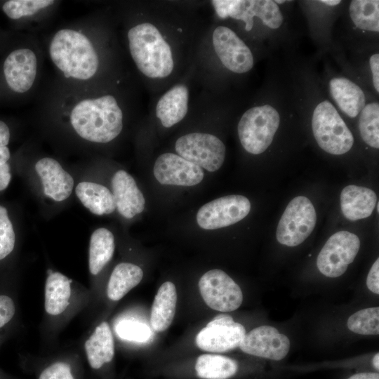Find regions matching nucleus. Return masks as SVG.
Returning a JSON list of instances; mask_svg holds the SVG:
<instances>
[{
  "label": "nucleus",
  "instance_id": "nucleus-1",
  "mask_svg": "<svg viewBox=\"0 0 379 379\" xmlns=\"http://www.w3.org/2000/svg\"><path fill=\"white\" fill-rule=\"evenodd\" d=\"M69 120L80 138L95 143L111 142L123 128L122 111L111 95L79 100L72 107Z\"/></svg>",
  "mask_w": 379,
  "mask_h": 379
},
{
  "label": "nucleus",
  "instance_id": "nucleus-2",
  "mask_svg": "<svg viewBox=\"0 0 379 379\" xmlns=\"http://www.w3.org/2000/svg\"><path fill=\"white\" fill-rule=\"evenodd\" d=\"M54 65L68 79L87 81L97 72L99 57L89 38L71 28L57 31L49 44Z\"/></svg>",
  "mask_w": 379,
  "mask_h": 379
},
{
  "label": "nucleus",
  "instance_id": "nucleus-3",
  "mask_svg": "<svg viewBox=\"0 0 379 379\" xmlns=\"http://www.w3.org/2000/svg\"><path fill=\"white\" fill-rule=\"evenodd\" d=\"M128 46L138 69L150 78H164L173 69L172 52L158 29L150 23L138 24L128 32Z\"/></svg>",
  "mask_w": 379,
  "mask_h": 379
},
{
  "label": "nucleus",
  "instance_id": "nucleus-4",
  "mask_svg": "<svg viewBox=\"0 0 379 379\" xmlns=\"http://www.w3.org/2000/svg\"><path fill=\"white\" fill-rule=\"evenodd\" d=\"M311 110L312 133L319 147L333 155L348 152L354 145V136L334 104L320 98Z\"/></svg>",
  "mask_w": 379,
  "mask_h": 379
},
{
  "label": "nucleus",
  "instance_id": "nucleus-5",
  "mask_svg": "<svg viewBox=\"0 0 379 379\" xmlns=\"http://www.w3.org/2000/svg\"><path fill=\"white\" fill-rule=\"evenodd\" d=\"M279 110L275 105L268 102L253 106L243 114L237 131L247 152L260 154L271 145L281 124Z\"/></svg>",
  "mask_w": 379,
  "mask_h": 379
},
{
  "label": "nucleus",
  "instance_id": "nucleus-6",
  "mask_svg": "<svg viewBox=\"0 0 379 379\" xmlns=\"http://www.w3.org/2000/svg\"><path fill=\"white\" fill-rule=\"evenodd\" d=\"M317 214L312 203L304 196L293 198L282 214L276 231L277 241L287 246L302 244L312 232Z\"/></svg>",
  "mask_w": 379,
  "mask_h": 379
},
{
  "label": "nucleus",
  "instance_id": "nucleus-7",
  "mask_svg": "<svg viewBox=\"0 0 379 379\" xmlns=\"http://www.w3.org/2000/svg\"><path fill=\"white\" fill-rule=\"evenodd\" d=\"M175 149L185 159L209 172L218 171L223 164L226 149L216 136L204 133H192L179 138Z\"/></svg>",
  "mask_w": 379,
  "mask_h": 379
},
{
  "label": "nucleus",
  "instance_id": "nucleus-8",
  "mask_svg": "<svg viewBox=\"0 0 379 379\" xmlns=\"http://www.w3.org/2000/svg\"><path fill=\"white\" fill-rule=\"evenodd\" d=\"M360 248L359 237L347 231L333 234L320 251L317 266L324 275L335 278L343 274Z\"/></svg>",
  "mask_w": 379,
  "mask_h": 379
},
{
  "label": "nucleus",
  "instance_id": "nucleus-9",
  "mask_svg": "<svg viewBox=\"0 0 379 379\" xmlns=\"http://www.w3.org/2000/svg\"><path fill=\"white\" fill-rule=\"evenodd\" d=\"M199 292L206 304L213 310L227 312L240 307L243 294L239 286L224 271H208L199 281Z\"/></svg>",
  "mask_w": 379,
  "mask_h": 379
},
{
  "label": "nucleus",
  "instance_id": "nucleus-10",
  "mask_svg": "<svg viewBox=\"0 0 379 379\" xmlns=\"http://www.w3.org/2000/svg\"><path fill=\"white\" fill-rule=\"evenodd\" d=\"M251 211L248 199L232 194L220 197L202 206L197 213V222L204 230H215L234 225Z\"/></svg>",
  "mask_w": 379,
  "mask_h": 379
},
{
  "label": "nucleus",
  "instance_id": "nucleus-11",
  "mask_svg": "<svg viewBox=\"0 0 379 379\" xmlns=\"http://www.w3.org/2000/svg\"><path fill=\"white\" fill-rule=\"evenodd\" d=\"M245 335L243 325L235 322L229 314H221L198 333L195 343L201 350L224 352L239 347Z\"/></svg>",
  "mask_w": 379,
  "mask_h": 379
},
{
  "label": "nucleus",
  "instance_id": "nucleus-12",
  "mask_svg": "<svg viewBox=\"0 0 379 379\" xmlns=\"http://www.w3.org/2000/svg\"><path fill=\"white\" fill-rule=\"evenodd\" d=\"M212 40L218 57L228 70L244 74L253 68L254 58L251 49L233 30L218 26L213 32Z\"/></svg>",
  "mask_w": 379,
  "mask_h": 379
},
{
  "label": "nucleus",
  "instance_id": "nucleus-13",
  "mask_svg": "<svg viewBox=\"0 0 379 379\" xmlns=\"http://www.w3.org/2000/svg\"><path fill=\"white\" fill-rule=\"evenodd\" d=\"M290 346L286 335L273 326L263 325L246 333L239 347L251 355L279 361L287 355Z\"/></svg>",
  "mask_w": 379,
  "mask_h": 379
},
{
  "label": "nucleus",
  "instance_id": "nucleus-14",
  "mask_svg": "<svg viewBox=\"0 0 379 379\" xmlns=\"http://www.w3.org/2000/svg\"><path fill=\"white\" fill-rule=\"evenodd\" d=\"M153 173L161 185L194 186L204 176L203 169L178 154L164 153L155 161Z\"/></svg>",
  "mask_w": 379,
  "mask_h": 379
},
{
  "label": "nucleus",
  "instance_id": "nucleus-15",
  "mask_svg": "<svg viewBox=\"0 0 379 379\" xmlns=\"http://www.w3.org/2000/svg\"><path fill=\"white\" fill-rule=\"evenodd\" d=\"M37 73L35 52L27 48L12 51L4 63V74L9 88L15 93H26L33 86Z\"/></svg>",
  "mask_w": 379,
  "mask_h": 379
},
{
  "label": "nucleus",
  "instance_id": "nucleus-16",
  "mask_svg": "<svg viewBox=\"0 0 379 379\" xmlns=\"http://www.w3.org/2000/svg\"><path fill=\"white\" fill-rule=\"evenodd\" d=\"M34 168L46 197L55 201H62L69 197L74 188V178L57 160L51 157L41 158L36 161Z\"/></svg>",
  "mask_w": 379,
  "mask_h": 379
},
{
  "label": "nucleus",
  "instance_id": "nucleus-17",
  "mask_svg": "<svg viewBox=\"0 0 379 379\" xmlns=\"http://www.w3.org/2000/svg\"><path fill=\"white\" fill-rule=\"evenodd\" d=\"M112 194L118 212L125 218L142 213L145 200L134 178L126 171L119 170L111 180Z\"/></svg>",
  "mask_w": 379,
  "mask_h": 379
},
{
  "label": "nucleus",
  "instance_id": "nucleus-18",
  "mask_svg": "<svg viewBox=\"0 0 379 379\" xmlns=\"http://www.w3.org/2000/svg\"><path fill=\"white\" fill-rule=\"evenodd\" d=\"M328 94L335 107L345 116L354 119L366 104L363 89L344 76H334L328 82Z\"/></svg>",
  "mask_w": 379,
  "mask_h": 379
},
{
  "label": "nucleus",
  "instance_id": "nucleus-19",
  "mask_svg": "<svg viewBox=\"0 0 379 379\" xmlns=\"http://www.w3.org/2000/svg\"><path fill=\"white\" fill-rule=\"evenodd\" d=\"M377 197L371 189L350 185L344 187L340 194L342 213L354 221L369 217L376 205Z\"/></svg>",
  "mask_w": 379,
  "mask_h": 379
},
{
  "label": "nucleus",
  "instance_id": "nucleus-20",
  "mask_svg": "<svg viewBox=\"0 0 379 379\" xmlns=\"http://www.w3.org/2000/svg\"><path fill=\"white\" fill-rule=\"evenodd\" d=\"M188 100L189 91L184 85L175 86L161 97L156 106V116L164 127L170 128L185 117Z\"/></svg>",
  "mask_w": 379,
  "mask_h": 379
},
{
  "label": "nucleus",
  "instance_id": "nucleus-21",
  "mask_svg": "<svg viewBox=\"0 0 379 379\" xmlns=\"http://www.w3.org/2000/svg\"><path fill=\"white\" fill-rule=\"evenodd\" d=\"M75 193L81 203L95 215L110 214L117 209L112 192L101 184L82 181L77 185Z\"/></svg>",
  "mask_w": 379,
  "mask_h": 379
},
{
  "label": "nucleus",
  "instance_id": "nucleus-22",
  "mask_svg": "<svg viewBox=\"0 0 379 379\" xmlns=\"http://www.w3.org/2000/svg\"><path fill=\"white\" fill-rule=\"evenodd\" d=\"M88 361L92 368L98 369L110 362L114 355L112 333L107 321L96 326L92 335L85 343Z\"/></svg>",
  "mask_w": 379,
  "mask_h": 379
},
{
  "label": "nucleus",
  "instance_id": "nucleus-23",
  "mask_svg": "<svg viewBox=\"0 0 379 379\" xmlns=\"http://www.w3.org/2000/svg\"><path fill=\"white\" fill-rule=\"evenodd\" d=\"M177 291L174 284L166 281L158 289L152 306L150 324L156 332L166 330L171 324L176 310Z\"/></svg>",
  "mask_w": 379,
  "mask_h": 379
},
{
  "label": "nucleus",
  "instance_id": "nucleus-24",
  "mask_svg": "<svg viewBox=\"0 0 379 379\" xmlns=\"http://www.w3.org/2000/svg\"><path fill=\"white\" fill-rule=\"evenodd\" d=\"M71 280L58 272L48 274L45 285L46 312L56 316L67 307L71 297Z\"/></svg>",
  "mask_w": 379,
  "mask_h": 379
},
{
  "label": "nucleus",
  "instance_id": "nucleus-25",
  "mask_svg": "<svg viewBox=\"0 0 379 379\" xmlns=\"http://www.w3.org/2000/svg\"><path fill=\"white\" fill-rule=\"evenodd\" d=\"M142 277L143 271L139 266L130 262L118 264L108 281V298L113 301L119 300L141 281Z\"/></svg>",
  "mask_w": 379,
  "mask_h": 379
},
{
  "label": "nucleus",
  "instance_id": "nucleus-26",
  "mask_svg": "<svg viewBox=\"0 0 379 379\" xmlns=\"http://www.w3.org/2000/svg\"><path fill=\"white\" fill-rule=\"evenodd\" d=\"M115 249L114 237L105 227L96 229L89 244L88 267L93 275L99 274L112 259Z\"/></svg>",
  "mask_w": 379,
  "mask_h": 379
},
{
  "label": "nucleus",
  "instance_id": "nucleus-27",
  "mask_svg": "<svg viewBox=\"0 0 379 379\" xmlns=\"http://www.w3.org/2000/svg\"><path fill=\"white\" fill-rule=\"evenodd\" d=\"M237 369L234 359L220 354H201L195 364L197 375L202 379H228L236 374Z\"/></svg>",
  "mask_w": 379,
  "mask_h": 379
},
{
  "label": "nucleus",
  "instance_id": "nucleus-28",
  "mask_svg": "<svg viewBox=\"0 0 379 379\" xmlns=\"http://www.w3.org/2000/svg\"><path fill=\"white\" fill-rule=\"evenodd\" d=\"M348 11L350 20L357 29L364 32L378 34L379 1H351Z\"/></svg>",
  "mask_w": 379,
  "mask_h": 379
},
{
  "label": "nucleus",
  "instance_id": "nucleus-29",
  "mask_svg": "<svg viewBox=\"0 0 379 379\" xmlns=\"http://www.w3.org/2000/svg\"><path fill=\"white\" fill-rule=\"evenodd\" d=\"M220 18L228 17L244 22L248 32L253 29L255 18V0H213L211 1Z\"/></svg>",
  "mask_w": 379,
  "mask_h": 379
},
{
  "label": "nucleus",
  "instance_id": "nucleus-30",
  "mask_svg": "<svg viewBox=\"0 0 379 379\" xmlns=\"http://www.w3.org/2000/svg\"><path fill=\"white\" fill-rule=\"evenodd\" d=\"M359 134L368 146L379 148V104L366 103L358 116Z\"/></svg>",
  "mask_w": 379,
  "mask_h": 379
},
{
  "label": "nucleus",
  "instance_id": "nucleus-31",
  "mask_svg": "<svg viewBox=\"0 0 379 379\" xmlns=\"http://www.w3.org/2000/svg\"><path fill=\"white\" fill-rule=\"evenodd\" d=\"M348 328L357 334H379V307H368L352 314L347 320Z\"/></svg>",
  "mask_w": 379,
  "mask_h": 379
},
{
  "label": "nucleus",
  "instance_id": "nucleus-32",
  "mask_svg": "<svg viewBox=\"0 0 379 379\" xmlns=\"http://www.w3.org/2000/svg\"><path fill=\"white\" fill-rule=\"evenodd\" d=\"M55 4L52 0H10L2 6L4 13L11 19L31 17Z\"/></svg>",
  "mask_w": 379,
  "mask_h": 379
},
{
  "label": "nucleus",
  "instance_id": "nucleus-33",
  "mask_svg": "<svg viewBox=\"0 0 379 379\" xmlns=\"http://www.w3.org/2000/svg\"><path fill=\"white\" fill-rule=\"evenodd\" d=\"M116 333L122 339L144 343L150 338L152 332L145 324L133 320H123L115 327Z\"/></svg>",
  "mask_w": 379,
  "mask_h": 379
},
{
  "label": "nucleus",
  "instance_id": "nucleus-34",
  "mask_svg": "<svg viewBox=\"0 0 379 379\" xmlns=\"http://www.w3.org/2000/svg\"><path fill=\"white\" fill-rule=\"evenodd\" d=\"M15 235L6 208L0 206V260L13 250Z\"/></svg>",
  "mask_w": 379,
  "mask_h": 379
},
{
  "label": "nucleus",
  "instance_id": "nucleus-35",
  "mask_svg": "<svg viewBox=\"0 0 379 379\" xmlns=\"http://www.w3.org/2000/svg\"><path fill=\"white\" fill-rule=\"evenodd\" d=\"M39 379H74L70 366L65 362H55L46 368Z\"/></svg>",
  "mask_w": 379,
  "mask_h": 379
},
{
  "label": "nucleus",
  "instance_id": "nucleus-36",
  "mask_svg": "<svg viewBox=\"0 0 379 379\" xmlns=\"http://www.w3.org/2000/svg\"><path fill=\"white\" fill-rule=\"evenodd\" d=\"M15 311L13 300L9 296L0 295V328L11 320Z\"/></svg>",
  "mask_w": 379,
  "mask_h": 379
},
{
  "label": "nucleus",
  "instance_id": "nucleus-37",
  "mask_svg": "<svg viewBox=\"0 0 379 379\" xmlns=\"http://www.w3.org/2000/svg\"><path fill=\"white\" fill-rule=\"evenodd\" d=\"M9 140V128L4 121H0V166L6 164L11 157V153L7 147Z\"/></svg>",
  "mask_w": 379,
  "mask_h": 379
},
{
  "label": "nucleus",
  "instance_id": "nucleus-38",
  "mask_svg": "<svg viewBox=\"0 0 379 379\" xmlns=\"http://www.w3.org/2000/svg\"><path fill=\"white\" fill-rule=\"evenodd\" d=\"M368 288L375 294L379 293V259L378 258L372 267L366 278Z\"/></svg>",
  "mask_w": 379,
  "mask_h": 379
},
{
  "label": "nucleus",
  "instance_id": "nucleus-39",
  "mask_svg": "<svg viewBox=\"0 0 379 379\" xmlns=\"http://www.w3.org/2000/svg\"><path fill=\"white\" fill-rule=\"evenodd\" d=\"M368 65L371 73V82L375 92L379 93V54L378 52L372 54L368 60Z\"/></svg>",
  "mask_w": 379,
  "mask_h": 379
},
{
  "label": "nucleus",
  "instance_id": "nucleus-40",
  "mask_svg": "<svg viewBox=\"0 0 379 379\" xmlns=\"http://www.w3.org/2000/svg\"><path fill=\"white\" fill-rule=\"evenodd\" d=\"M11 179L10 166L8 163L0 166V191L4 190Z\"/></svg>",
  "mask_w": 379,
  "mask_h": 379
},
{
  "label": "nucleus",
  "instance_id": "nucleus-41",
  "mask_svg": "<svg viewBox=\"0 0 379 379\" xmlns=\"http://www.w3.org/2000/svg\"><path fill=\"white\" fill-rule=\"evenodd\" d=\"M347 379H379L378 373H359L350 376Z\"/></svg>",
  "mask_w": 379,
  "mask_h": 379
},
{
  "label": "nucleus",
  "instance_id": "nucleus-42",
  "mask_svg": "<svg viewBox=\"0 0 379 379\" xmlns=\"http://www.w3.org/2000/svg\"><path fill=\"white\" fill-rule=\"evenodd\" d=\"M319 2L328 6H336L339 5L342 1L337 0H322L319 1Z\"/></svg>",
  "mask_w": 379,
  "mask_h": 379
},
{
  "label": "nucleus",
  "instance_id": "nucleus-43",
  "mask_svg": "<svg viewBox=\"0 0 379 379\" xmlns=\"http://www.w3.org/2000/svg\"><path fill=\"white\" fill-rule=\"evenodd\" d=\"M374 368L377 370L379 369V354L376 353L372 360Z\"/></svg>",
  "mask_w": 379,
  "mask_h": 379
},
{
  "label": "nucleus",
  "instance_id": "nucleus-44",
  "mask_svg": "<svg viewBox=\"0 0 379 379\" xmlns=\"http://www.w3.org/2000/svg\"><path fill=\"white\" fill-rule=\"evenodd\" d=\"M378 208H379V204H378V203H377V211L378 212H379Z\"/></svg>",
  "mask_w": 379,
  "mask_h": 379
}]
</instances>
